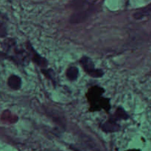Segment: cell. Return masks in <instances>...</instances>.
I'll list each match as a JSON object with an SVG mask.
<instances>
[{
    "mask_svg": "<svg viewBox=\"0 0 151 151\" xmlns=\"http://www.w3.org/2000/svg\"><path fill=\"white\" fill-rule=\"evenodd\" d=\"M81 62L83 69L90 76H92L94 78H100L103 75V71L101 69H95L94 63L88 57H83L81 59Z\"/></svg>",
    "mask_w": 151,
    "mask_h": 151,
    "instance_id": "cell-1",
    "label": "cell"
},
{
    "mask_svg": "<svg viewBox=\"0 0 151 151\" xmlns=\"http://www.w3.org/2000/svg\"><path fill=\"white\" fill-rule=\"evenodd\" d=\"M90 13L88 10H78L76 13L72 15L69 22L72 24H78L86 20L87 18L89 16Z\"/></svg>",
    "mask_w": 151,
    "mask_h": 151,
    "instance_id": "cell-2",
    "label": "cell"
},
{
    "mask_svg": "<svg viewBox=\"0 0 151 151\" xmlns=\"http://www.w3.org/2000/svg\"><path fill=\"white\" fill-rule=\"evenodd\" d=\"M150 16H151V4L144 8L137 10L134 14V19L137 20H142L145 18L150 17Z\"/></svg>",
    "mask_w": 151,
    "mask_h": 151,
    "instance_id": "cell-3",
    "label": "cell"
},
{
    "mask_svg": "<svg viewBox=\"0 0 151 151\" xmlns=\"http://www.w3.org/2000/svg\"><path fill=\"white\" fill-rule=\"evenodd\" d=\"M102 129L106 132H116L119 130V125L113 119H109L101 126Z\"/></svg>",
    "mask_w": 151,
    "mask_h": 151,
    "instance_id": "cell-4",
    "label": "cell"
},
{
    "mask_svg": "<svg viewBox=\"0 0 151 151\" xmlns=\"http://www.w3.org/2000/svg\"><path fill=\"white\" fill-rule=\"evenodd\" d=\"M8 86L15 90L19 89L22 86V80L17 75H11L8 79Z\"/></svg>",
    "mask_w": 151,
    "mask_h": 151,
    "instance_id": "cell-5",
    "label": "cell"
},
{
    "mask_svg": "<svg viewBox=\"0 0 151 151\" xmlns=\"http://www.w3.org/2000/svg\"><path fill=\"white\" fill-rule=\"evenodd\" d=\"M88 0H73L71 6L76 10H82L88 4Z\"/></svg>",
    "mask_w": 151,
    "mask_h": 151,
    "instance_id": "cell-6",
    "label": "cell"
},
{
    "mask_svg": "<svg viewBox=\"0 0 151 151\" xmlns=\"http://www.w3.org/2000/svg\"><path fill=\"white\" fill-rule=\"evenodd\" d=\"M78 73L79 71L78 69L75 66H71L66 71V76L70 81H75L78 77Z\"/></svg>",
    "mask_w": 151,
    "mask_h": 151,
    "instance_id": "cell-7",
    "label": "cell"
},
{
    "mask_svg": "<svg viewBox=\"0 0 151 151\" xmlns=\"http://www.w3.org/2000/svg\"><path fill=\"white\" fill-rule=\"evenodd\" d=\"M116 117L117 118V119H126L129 118V116L127 114L126 112H125L123 109L119 108V109L117 110V111L116 112Z\"/></svg>",
    "mask_w": 151,
    "mask_h": 151,
    "instance_id": "cell-8",
    "label": "cell"
},
{
    "mask_svg": "<svg viewBox=\"0 0 151 151\" xmlns=\"http://www.w3.org/2000/svg\"><path fill=\"white\" fill-rule=\"evenodd\" d=\"M6 34V29L4 25L0 23V36H4Z\"/></svg>",
    "mask_w": 151,
    "mask_h": 151,
    "instance_id": "cell-9",
    "label": "cell"
},
{
    "mask_svg": "<svg viewBox=\"0 0 151 151\" xmlns=\"http://www.w3.org/2000/svg\"><path fill=\"white\" fill-rule=\"evenodd\" d=\"M129 151H140L139 150H129Z\"/></svg>",
    "mask_w": 151,
    "mask_h": 151,
    "instance_id": "cell-10",
    "label": "cell"
}]
</instances>
